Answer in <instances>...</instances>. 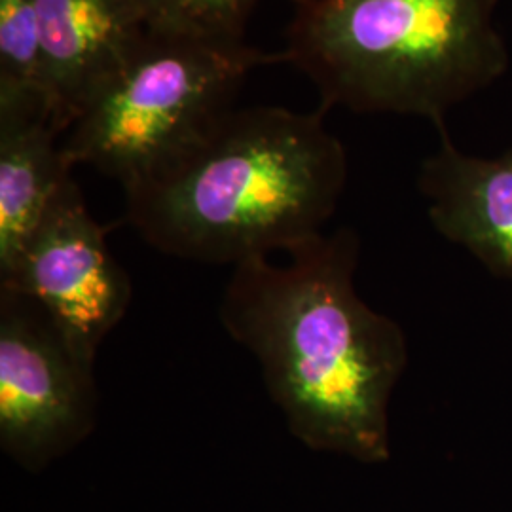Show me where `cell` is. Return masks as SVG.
<instances>
[{"label":"cell","instance_id":"cell-1","mask_svg":"<svg viewBox=\"0 0 512 512\" xmlns=\"http://www.w3.org/2000/svg\"><path fill=\"white\" fill-rule=\"evenodd\" d=\"M353 228L234 268L220 298L224 330L256 359L294 439L365 463L391 456L389 403L408 365L399 323L372 310L353 277Z\"/></svg>","mask_w":512,"mask_h":512},{"label":"cell","instance_id":"cell-2","mask_svg":"<svg viewBox=\"0 0 512 512\" xmlns=\"http://www.w3.org/2000/svg\"><path fill=\"white\" fill-rule=\"evenodd\" d=\"M325 110L222 112L139 183L124 188L129 226L181 260L232 266L289 253L325 234L348 183V154Z\"/></svg>","mask_w":512,"mask_h":512},{"label":"cell","instance_id":"cell-3","mask_svg":"<svg viewBox=\"0 0 512 512\" xmlns=\"http://www.w3.org/2000/svg\"><path fill=\"white\" fill-rule=\"evenodd\" d=\"M501 0H293L281 63L319 93L321 107L446 114L503 78L511 54L495 25Z\"/></svg>","mask_w":512,"mask_h":512},{"label":"cell","instance_id":"cell-4","mask_svg":"<svg viewBox=\"0 0 512 512\" xmlns=\"http://www.w3.org/2000/svg\"><path fill=\"white\" fill-rule=\"evenodd\" d=\"M281 63L247 40L148 27L74 118L63 152L128 188L234 107L247 76Z\"/></svg>","mask_w":512,"mask_h":512},{"label":"cell","instance_id":"cell-5","mask_svg":"<svg viewBox=\"0 0 512 512\" xmlns=\"http://www.w3.org/2000/svg\"><path fill=\"white\" fill-rule=\"evenodd\" d=\"M93 365L38 302L0 287V448L8 458L40 471L92 435Z\"/></svg>","mask_w":512,"mask_h":512},{"label":"cell","instance_id":"cell-6","mask_svg":"<svg viewBox=\"0 0 512 512\" xmlns=\"http://www.w3.org/2000/svg\"><path fill=\"white\" fill-rule=\"evenodd\" d=\"M0 287L33 298L92 357L133 296L128 272L110 253L107 230L93 219L74 177L0 270Z\"/></svg>","mask_w":512,"mask_h":512},{"label":"cell","instance_id":"cell-7","mask_svg":"<svg viewBox=\"0 0 512 512\" xmlns=\"http://www.w3.org/2000/svg\"><path fill=\"white\" fill-rule=\"evenodd\" d=\"M439 135L437 152L418 173L429 220L440 236L512 281V148L482 158L459 150L448 129Z\"/></svg>","mask_w":512,"mask_h":512},{"label":"cell","instance_id":"cell-8","mask_svg":"<svg viewBox=\"0 0 512 512\" xmlns=\"http://www.w3.org/2000/svg\"><path fill=\"white\" fill-rule=\"evenodd\" d=\"M57 122L69 131L93 90L145 35L143 0H35Z\"/></svg>","mask_w":512,"mask_h":512},{"label":"cell","instance_id":"cell-9","mask_svg":"<svg viewBox=\"0 0 512 512\" xmlns=\"http://www.w3.org/2000/svg\"><path fill=\"white\" fill-rule=\"evenodd\" d=\"M59 133L63 129L44 101L0 93V270L73 177Z\"/></svg>","mask_w":512,"mask_h":512},{"label":"cell","instance_id":"cell-10","mask_svg":"<svg viewBox=\"0 0 512 512\" xmlns=\"http://www.w3.org/2000/svg\"><path fill=\"white\" fill-rule=\"evenodd\" d=\"M0 93L44 101L57 122L35 0H0Z\"/></svg>","mask_w":512,"mask_h":512},{"label":"cell","instance_id":"cell-11","mask_svg":"<svg viewBox=\"0 0 512 512\" xmlns=\"http://www.w3.org/2000/svg\"><path fill=\"white\" fill-rule=\"evenodd\" d=\"M260 2L262 0H143V6L150 27L245 40L247 23Z\"/></svg>","mask_w":512,"mask_h":512}]
</instances>
